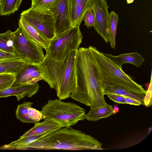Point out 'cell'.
<instances>
[{
    "label": "cell",
    "mask_w": 152,
    "mask_h": 152,
    "mask_svg": "<svg viewBox=\"0 0 152 152\" xmlns=\"http://www.w3.org/2000/svg\"><path fill=\"white\" fill-rule=\"evenodd\" d=\"M76 86L71 97L93 108L107 103L98 78L97 69L88 48L77 50L75 67Z\"/></svg>",
    "instance_id": "obj_1"
},
{
    "label": "cell",
    "mask_w": 152,
    "mask_h": 152,
    "mask_svg": "<svg viewBox=\"0 0 152 152\" xmlns=\"http://www.w3.org/2000/svg\"><path fill=\"white\" fill-rule=\"evenodd\" d=\"M102 144L91 136L71 126L50 132L19 150H102Z\"/></svg>",
    "instance_id": "obj_2"
},
{
    "label": "cell",
    "mask_w": 152,
    "mask_h": 152,
    "mask_svg": "<svg viewBox=\"0 0 152 152\" xmlns=\"http://www.w3.org/2000/svg\"><path fill=\"white\" fill-rule=\"evenodd\" d=\"M77 50L71 52L61 61L54 60L45 55L38 65L43 79L51 88L55 89L58 99L71 97L76 86L75 67Z\"/></svg>",
    "instance_id": "obj_3"
},
{
    "label": "cell",
    "mask_w": 152,
    "mask_h": 152,
    "mask_svg": "<svg viewBox=\"0 0 152 152\" xmlns=\"http://www.w3.org/2000/svg\"><path fill=\"white\" fill-rule=\"evenodd\" d=\"M93 56L98 72V78L103 90L112 86L123 87L133 91L146 94L142 86L134 81L112 60L95 47H88Z\"/></svg>",
    "instance_id": "obj_4"
},
{
    "label": "cell",
    "mask_w": 152,
    "mask_h": 152,
    "mask_svg": "<svg viewBox=\"0 0 152 152\" xmlns=\"http://www.w3.org/2000/svg\"><path fill=\"white\" fill-rule=\"evenodd\" d=\"M41 111L45 119H53L64 126L74 125L85 119L84 109L74 102H64L59 99L48 100Z\"/></svg>",
    "instance_id": "obj_5"
},
{
    "label": "cell",
    "mask_w": 152,
    "mask_h": 152,
    "mask_svg": "<svg viewBox=\"0 0 152 152\" xmlns=\"http://www.w3.org/2000/svg\"><path fill=\"white\" fill-rule=\"evenodd\" d=\"M82 38L79 26L72 27L50 41L46 54L54 60L62 61L72 51L78 50Z\"/></svg>",
    "instance_id": "obj_6"
},
{
    "label": "cell",
    "mask_w": 152,
    "mask_h": 152,
    "mask_svg": "<svg viewBox=\"0 0 152 152\" xmlns=\"http://www.w3.org/2000/svg\"><path fill=\"white\" fill-rule=\"evenodd\" d=\"M13 40L14 52L22 59L38 65L43 60L42 48L29 39L19 26L13 32Z\"/></svg>",
    "instance_id": "obj_7"
},
{
    "label": "cell",
    "mask_w": 152,
    "mask_h": 152,
    "mask_svg": "<svg viewBox=\"0 0 152 152\" xmlns=\"http://www.w3.org/2000/svg\"><path fill=\"white\" fill-rule=\"evenodd\" d=\"M20 18L50 41L55 37V21L52 15L39 12L30 8L21 12Z\"/></svg>",
    "instance_id": "obj_8"
},
{
    "label": "cell",
    "mask_w": 152,
    "mask_h": 152,
    "mask_svg": "<svg viewBox=\"0 0 152 152\" xmlns=\"http://www.w3.org/2000/svg\"><path fill=\"white\" fill-rule=\"evenodd\" d=\"M55 21L56 36L72 27L68 0H58L49 11Z\"/></svg>",
    "instance_id": "obj_9"
},
{
    "label": "cell",
    "mask_w": 152,
    "mask_h": 152,
    "mask_svg": "<svg viewBox=\"0 0 152 152\" xmlns=\"http://www.w3.org/2000/svg\"><path fill=\"white\" fill-rule=\"evenodd\" d=\"M91 7L95 15V24L94 28L107 43L109 42L107 30L109 12L107 2L106 0H93Z\"/></svg>",
    "instance_id": "obj_10"
},
{
    "label": "cell",
    "mask_w": 152,
    "mask_h": 152,
    "mask_svg": "<svg viewBox=\"0 0 152 152\" xmlns=\"http://www.w3.org/2000/svg\"><path fill=\"white\" fill-rule=\"evenodd\" d=\"M42 75L38 65L26 62L20 70L15 74L12 87L23 84H32L43 80Z\"/></svg>",
    "instance_id": "obj_11"
},
{
    "label": "cell",
    "mask_w": 152,
    "mask_h": 152,
    "mask_svg": "<svg viewBox=\"0 0 152 152\" xmlns=\"http://www.w3.org/2000/svg\"><path fill=\"white\" fill-rule=\"evenodd\" d=\"M38 82L32 84H23L12 87L0 91V98L16 96L18 101L26 96L31 97L38 92L39 89Z\"/></svg>",
    "instance_id": "obj_12"
},
{
    "label": "cell",
    "mask_w": 152,
    "mask_h": 152,
    "mask_svg": "<svg viewBox=\"0 0 152 152\" xmlns=\"http://www.w3.org/2000/svg\"><path fill=\"white\" fill-rule=\"evenodd\" d=\"M18 25L29 39L45 50L49 46L50 41L21 18Z\"/></svg>",
    "instance_id": "obj_13"
},
{
    "label": "cell",
    "mask_w": 152,
    "mask_h": 152,
    "mask_svg": "<svg viewBox=\"0 0 152 152\" xmlns=\"http://www.w3.org/2000/svg\"><path fill=\"white\" fill-rule=\"evenodd\" d=\"M63 127H64V125L53 119H45L42 122L35 124L33 127L20 137L48 134Z\"/></svg>",
    "instance_id": "obj_14"
},
{
    "label": "cell",
    "mask_w": 152,
    "mask_h": 152,
    "mask_svg": "<svg viewBox=\"0 0 152 152\" xmlns=\"http://www.w3.org/2000/svg\"><path fill=\"white\" fill-rule=\"evenodd\" d=\"M104 54L121 69H122L123 65L125 63L131 64L139 68L145 60L137 52L122 54L118 56H114L110 53Z\"/></svg>",
    "instance_id": "obj_15"
},
{
    "label": "cell",
    "mask_w": 152,
    "mask_h": 152,
    "mask_svg": "<svg viewBox=\"0 0 152 152\" xmlns=\"http://www.w3.org/2000/svg\"><path fill=\"white\" fill-rule=\"evenodd\" d=\"M103 94H117L134 99L144 105V99L145 94L135 92L123 87L115 86H110L103 90Z\"/></svg>",
    "instance_id": "obj_16"
},
{
    "label": "cell",
    "mask_w": 152,
    "mask_h": 152,
    "mask_svg": "<svg viewBox=\"0 0 152 152\" xmlns=\"http://www.w3.org/2000/svg\"><path fill=\"white\" fill-rule=\"evenodd\" d=\"M113 106L107 103L104 106L90 108L88 113L85 114V118L91 121H96L102 118H105L113 114Z\"/></svg>",
    "instance_id": "obj_17"
},
{
    "label": "cell",
    "mask_w": 152,
    "mask_h": 152,
    "mask_svg": "<svg viewBox=\"0 0 152 152\" xmlns=\"http://www.w3.org/2000/svg\"><path fill=\"white\" fill-rule=\"evenodd\" d=\"M26 62L21 58L0 61V74H16L23 68Z\"/></svg>",
    "instance_id": "obj_18"
},
{
    "label": "cell",
    "mask_w": 152,
    "mask_h": 152,
    "mask_svg": "<svg viewBox=\"0 0 152 152\" xmlns=\"http://www.w3.org/2000/svg\"><path fill=\"white\" fill-rule=\"evenodd\" d=\"M119 20L118 15L114 11H112L109 13L107 33L109 42L113 49L115 48L116 35Z\"/></svg>",
    "instance_id": "obj_19"
},
{
    "label": "cell",
    "mask_w": 152,
    "mask_h": 152,
    "mask_svg": "<svg viewBox=\"0 0 152 152\" xmlns=\"http://www.w3.org/2000/svg\"><path fill=\"white\" fill-rule=\"evenodd\" d=\"M47 134L32 136L26 137H20V138L10 143L5 144L0 147V149H18L20 147L28 145L35 140L43 137Z\"/></svg>",
    "instance_id": "obj_20"
},
{
    "label": "cell",
    "mask_w": 152,
    "mask_h": 152,
    "mask_svg": "<svg viewBox=\"0 0 152 152\" xmlns=\"http://www.w3.org/2000/svg\"><path fill=\"white\" fill-rule=\"evenodd\" d=\"M33 103L31 102L24 101L19 104L16 111V116L17 119L22 123L36 124L35 122L31 120L28 113L29 108L32 107Z\"/></svg>",
    "instance_id": "obj_21"
},
{
    "label": "cell",
    "mask_w": 152,
    "mask_h": 152,
    "mask_svg": "<svg viewBox=\"0 0 152 152\" xmlns=\"http://www.w3.org/2000/svg\"><path fill=\"white\" fill-rule=\"evenodd\" d=\"M23 0H0V15H9L17 11Z\"/></svg>",
    "instance_id": "obj_22"
},
{
    "label": "cell",
    "mask_w": 152,
    "mask_h": 152,
    "mask_svg": "<svg viewBox=\"0 0 152 152\" xmlns=\"http://www.w3.org/2000/svg\"><path fill=\"white\" fill-rule=\"evenodd\" d=\"M93 0H82L77 7L75 17L72 23V27L79 26L83 21V16L91 7Z\"/></svg>",
    "instance_id": "obj_23"
},
{
    "label": "cell",
    "mask_w": 152,
    "mask_h": 152,
    "mask_svg": "<svg viewBox=\"0 0 152 152\" xmlns=\"http://www.w3.org/2000/svg\"><path fill=\"white\" fill-rule=\"evenodd\" d=\"M0 50L15 54L13 48V32L11 30H9L0 34Z\"/></svg>",
    "instance_id": "obj_24"
},
{
    "label": "cell",
    "mask_w": 152,
    "mask_h": 152,
    "mask_svg": "<svg viewBox=\"0 0 152 152\" xmlns=\"http://www.w3.org/2000/svg\"><path fill=\"white\" fill-rule=\"evenodd\" d=\"M58 0H31L30 8L38 12L49 14L52 7Z\"/></svg>",
    "instance_id": "obj_25"
},
{
    "label": "cell",
    "mask_w": 152,
    "mask_h": 152,
    "mask_svg": "<svg viewBox=\"0 0 152 152\" xmlns=\"http://www.w3.org/2000/svg\"><path fill=\"white\" fill-rule=\"evenodd\" d=\"M15 79V75L0 74V91L11 87Z\"/></svg>",
    "instance_id": "obj_26"
},
{
    "label": "cell",
    "mask_w": 152,
    "mask_h": 152,
    "mask_svg": "<svg viewBox=\"0 0 152 152\" xmlns=\"http://www.w3.org/2000/svg\"><path fill=\"white\" fill-rule=\"evenodd\" d=\"M84 24L88 28L94 27L95 24V17L94 10L91 7L85 13L83 18Z\"/></svg>",
    "instance_id": "obj_27"
},
{
    "label": "cell",
    "mask_w": 152,
    "mask_h": 152,
    "mask_svg": "<svg viewBox=\"0 0 152 152\" xmlns=\"http://www.w3.org/2000/svg\"><path fill=\"white\" fill-rule=\"evenodd\" d=\"M28 113L30 118L37 123L41 120H44L45 118L42 111H39L32 107L29 108Z\"/></svg>",
    "instance_id": "obj_28"
},
{
    "label": "cell",
    "mask_w": 152,
    "mask_h": 152,
    "mask_svg": "<svg viewBox=\"0 0 152 152\" xmlns=\"http://www.w3.org/2000/svg\"><path fill=\"white\" fill-rule=\"evenodd\" d=\"M71 23L74 19L77 7L82 0H68Z\"/></svg>",
    "instance_id": "obj_29"
},
{
    "label": "cell",
    "mask_w": 152,
    "mask_h": 152,
    "mask_svg": "<svg viewBox=\"0 0 152 152\" xmlns=\"http://www.w3.org/2000/svg\"><path fill=\"white\" fill-rule=\"evenodd\" d=\"M144 104L147 107H149L152 104V73L150 82L144 98Z\"/></svg>",
    "instance_id": "obj_30"
},
{
    "label": "cell",
    "mask_w": 152,
    "mask_h": 152,
    "mask_svg": "<svg viewBox=\"0 0 152 152\" xmlns=\"http://www.w3.org/2000/svg\"><path fill=\"white\" fill-rule=\"evenodd\" d=\"M20 58H21L20 57L16 54H12L0 51V61Z\"/></svg>",
    "instance_id": "obj_31"
},
{
    "label": "cell",
    "mask_w": 152,
    "mask_h": 152,
    "mask_svg": "<svg viewBox=\"0 0 152 152\" xmlns=\"http://www.w3.org/2000/svg\"><path fill=\"white\" fill-rule=\"evenodd\" d=\"M107 95L109 99L115 103L126 104L124 96L117 94H109Z\"/></svg>",
    "instance_id": "obj_32"
},
{
    "label": "cell",
    "mask_w": 152,
    "mask_h": 152,
    "mask_svg": "<svg viewBox=\"0 0 152 152\" xmlns=\"http://www.w3.org/2000/svg\"><path fill=\"white\" fill-rule=\"evenodd\" d=\"M124 99L126 104H128L136 106H139L142 104L141 102L132 98L124 97Z\"/></svg>",
    "instance_id": "obj_33"
},
{
    "label": "cell",
    "mask_w": 152,
    "mask_h": 152,
    "mask_svg": "<svg viewBox=\"0 0 152 152\" xmlns=\"http://www.w3.org/2000/svg\"><path fill=\"white\" fill-rule=\"evenodd\" d=\"M119 112L118 106L117 104L114 105L113 108V114H115Z\"/></svg>",
    "instance_id": "obj_34"
},
{
    "label": "cell",
    "mask_w": 152,
    "mask_h": 152,
    "mask_svg": "<svg viewBox=\"0 0 152 152\" xmlns=\"http://www.w3.org/2000/svg\"><path fill=\"white\" fill-rule=\"evenodd\" d=\"M127 4H130L132 3L134 1V0H126Z\"/></svg>",
    "instance_id": "obj_35"
},
{
    "label": "cell",
    "mask_w": 152,
    "mask_h": 152,
    "mask_svg": "<svg viewBox=\"0 0 152 152\" xmlns=\"http://www.w3.org/2000/svg\"><path fill=\"white\" fill-rule=\"evenodd\" d=\"M0 51H1V50H0Z\"/></svg>",
    "instance_id": "obj_36"
},
{
    "label": "cell",
    "mask_w": 152,
    "mask_h": 152,
    "mask_svg": "<svg viewBox=\"0 0 152 152\" xmlns=\"http://www.w3.org/2000/svg\"></svg>",
    "instance_id": "obj_37"
}]
</instances>
